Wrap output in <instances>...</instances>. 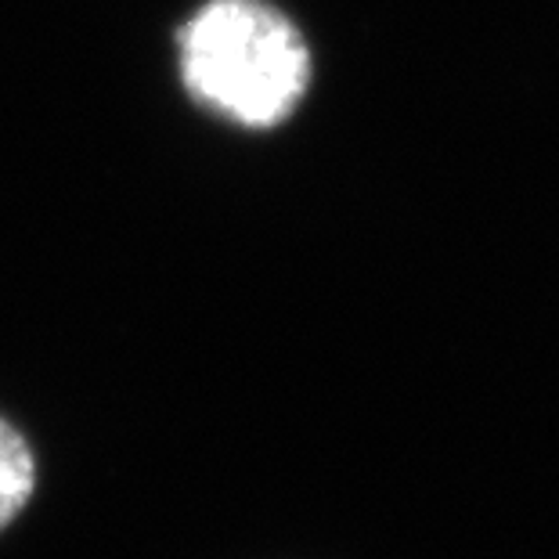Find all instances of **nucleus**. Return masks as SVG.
<instances>
[{"mask_svg":"<svg viewBox=\"0 0 559 559\" xmlns=\"http://www.w3.org/2000/svg\"><path fill=\"white\" fill-rule=\"evenodd\" d=\"M177 83L195 109L246 134H271L314 87V47L275 0H202L177 26Z\"/></svg>","mask_w":559,"mask_h":559,"instance_id":"obj_1","label":"nucleus"},{"mask_svg":"<svg viewBox=\"0 0 559 559\" xmlns=\"http://www.w3.org/2000/svg\"><path fill=\"white\" fill-rule=\"evenodd\" d=\"M40 484V462L33 440L8 415H0V534L29 509Z\"/></svg>","mask_w":559,"mask_h":559,"instance_id":"obj_2","label":"nucleus"}]
</instances>
